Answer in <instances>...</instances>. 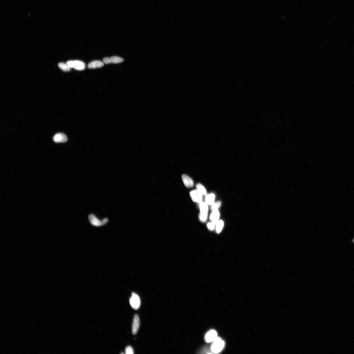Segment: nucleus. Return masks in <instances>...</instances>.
<instances>
[{"instance_id":"1","label":"nucleus","mask_w":354,"mask_h":354,"mask_svg":"<svg viewBox=\"0 0 354 354\" xmlns=\"http://www.w3.org/2000/svg\"><path fill=\"white\" fill-rule=\"evenodd\" d=\"M88 218L90 223L93 226L96 227L103 226L106 224L108 221L107 218H104L102 220H99L95 215L93 214L89 215Z\"/></svg>"},{"instance_id":"2","label":"nucleus","mask_w":354,"mask_h":354,"mask_svg":"<svg viewBox=\"0 0 354 354\" xmlns=\"http://www.w3.org/2000/svg\"><path fill=\"white\" fill-rule=\"evenodd\" d=\"M66 63L70 68H74L79 71H82L86 68L85 63L81 61L70 60L67 61Z\"/></svg>"},{"instance_id":"3","label":"nucleus","mask_w":354,"mask_h":354,"mask_svg":"<svg viewBox=\"0 0 354 354\" xmlns=\"http://www.w3.org/2000/svg\"><path fill=\"white\" fill-rule=\"evenodd\" d=\"M200 213L199 215L200 221L202 222H205L207 220L208 208L206 202H201L200 203Z\"/></svg>"},{"instance_id":"4","label":"nucleus","mask_w":354,"mask_h":354,"mask_svg":"<svg viewBox=\"0 0 354 354\" xmlns=\"http://www.w3.org/2000/svg\"><path fill=\"white\" fill-rule=\"evenodd\" d=\"M224 345V341L222 340L221 338L217 337L214 341L212 345V351L215 353H218L223 349Z\"/></svg>"},{"instance_id":"5","label":"nucleus","mask_w":354,"mask_h":354,"mask_svg":"<svg viewBox=\"0 0 354 354\" xmlns=\"http://www.w3.org/2000/svg\"><path fill=\"white\" fill-rule=\"evenodd\" d=\"M131 306L134 309H138L140 305V300L139 297L136 294L133 292L130 298Z\"/></svg>"},{"instance_id":"6","label":"nucleus","mask_w":354,"mask_h":354,"mask_svg":"<svg viewBox=\"0 0 354 354\" xmlns=\"http://www.w3.org/2000/svg\"><path fill=\"white\" fill-rule=\"evenodd\" d=\"M190 195L192 200L194 202L200 203L202 202V195L197 190H193L190 193Z\"/></svg>"},{"instance_id":"7","label":"nucleus","mask_w":354,"mask_h":354,"mask_svg":"<svg viewBox=\"0 0 354 354\" xmlns=\"http://www.w3.org/2000/svg\"><path fill=\"white\" fill-rule=\"evenodd\" d=\"M124 59L122 58L117 56H113L110 57H105L103 58V62L104 64L119 63L122 62Z\"/></svg>"},{"instance_id":"8","label":"nucleus","mask_w":354,"mask_h":354,"mask_svg":"<svg viewBox=\"0 0 354 354\" xmlns=\"http://www.w3.org/2000/svg\"><path fill=\"white\" fill-rule=\"evenodd\" d=\"M140 326V320L139 316L137 315L134 316L132 326V332L135 335L138 332Z\"/></svg>"},{"instance_id":"9","label":"nucleus","mask_w":354,"mask_h":354,"mask_svg":"<svg viewBox=\"0 0 354 354\" xmlns=\"http://www.w3.org/2000/svg\"><path fill=\"white\" fill-rule=\"evenodd\" d=\"M217 333L214 330H210L208 332L205 336V340L206 342H209L214 341L217 337Z\"/></svg>"},{"instance_id":"10","label":"nucleus","mask_w":354,"mask_h":354,"mask_svg":"<svg viewBox=\"0 0 354 354\" xmlns=\"http://www.w3.org/2000/svg\"><path fill=\"white\" fill-rule=\"evenodd\" d=\"M53 140L55 142L64 143L67 141L68 139L65 134L60 133L55 134L53 137Z\"/></svg>"},{"instance_id":"11","label":"nucleus","mask_w":354,"mask_h":354,"mask_svg":"<svg viewBox=\"0 0 354 354\" xmlns=\"http://www.w3.org/2000/svg\"><path fill=\"white\" fill-rule=\"evenodd\" d=\"M182 179L184 185L187 188H191L194 186V181L188 175L186 174L182 175Z\"/></svg>"},{"instance_id":"12","label":"nucleus","mask_w":354,"mask_h":354,"mask_svg":"<svg viewBox=\"0 0 354 354\" xmlns=\"http://www.w3.org/2000/svg\"><path fill=\"white\" fill-rule=\"evenodd\" d=\"M104 63L101 61L96 60L92 61L88 64V67L89 69H95L101 68L103 67Z\"/></svg>"},{"instance_id":"13","label":"nucleus","mask_w":354,"mask_h":354,"mask_svg":"<svg viewBox=\"0 0 354 354\" xmlns=\"http://www.w3.org/2000/svg\"><path fill=\"white\" fill-rule=\"evenodd\" d=\"M219 216H220V213L218 210H213L210 215V219L212 222L216 225L219 221Z\"/></svg>"},{"instance_id":"14","label":"nucleus","mask_w":354,"mask_h":354,"mask_svg":"<svg viewBox=\"0 0 354 354\" xmlns=\"http://www.w3.org/2000/svg\"><path fill=\"white\" fill-rule=\"evenodd\" d=\"M215 196L214 194H209L205 198V202L208 205H212L214 203Z\"/></svg>"},{"instance_id":"15","label":"nucleus","mask_w":354,"mask_h":354,"mask_svg":"<svg viewBox=\"0 0 354 354\" xmlns=\"http://www.w3.org/2000/svg\"><path fill=\"white\" fill-rule=\"evenodd\" d=\"M197 190L200 192L203 195H205L207 194L206 190L204 187L201 184L198 183L196 185Z\"/></svg>"},{"instance_id":"16","label":"nucleus","mask_w":354,"mask_h":354,"mask_svg":"<svg viewBox=\"0 0 354 354\" xmlns=\"http://www.w3.org/2000/svg\"><path fill=\"white\" fill-rule=\"evenodd\" d=\"M58 66L62 71L65 72L69 71L71 69L66 63H60L58 64Z\"/></svg>"},{"instance_id":"17","label":"nucleus","mask_w":354,"mask_h":354,"mask_svg":"<svg viewBox=\"0 0 354 354\" xmlns=\"http://www.w3.org/2000/svg\"><path fill=\"white\" fill-rule=\"evenodd\" d=\"M216 225V231L218 233H220L224 226V222L221 220H219Z\"/></svg>"},{"instance_id":"18","label":"nucleus","mask_w":354,"mask_h":354,"mask_svg":"<svg viewBox=\"0 0 354 354\" xmlns=\"http://www.w3.org/2000/svg\"><path fill=\"white\" fill-rule=\"evenodd\" d=\"M221 205V202L220 201H218L217 202L213 203L212 205L211 210L212 211L213 210H218Z\"/></svg>"},{"instance_id":"19","label":"nucleus","mask_w":354,"mask_h":354,"mask_svg":"<svg viewBox=\"0 0 354 354\" xmlns=\"http://www.w3.org/2000/svg\"><path fill=\"white\" fill-rule=\"evenodd\" d=\"M125 352L127 354H133L134 353V351L133 348L130 346H128L126 348Z\"/></svg>"},{"instance_id":"20","label":"nucleus","mask_w":354,"mask_h":354,"mask_svg":"<svg viewBox=\"0 0 354 354\" xmlns=\"http://www.w3.org/2000/svg\"><path fill=\"white\" fill-rule=\"evenodd\" d=\"M215 225L213 223V222H209L207 224V226L208 228L210 230H214L215 228Z\"/></svg>"},{"instance_id":"21","label":"nucleus","mask_w":354,"mask_h":354,"mask_svg":"<svg viewBox=\"0 0 354 354\" xmlns=\"http://www.w3.org/2000/svg\"><path fill=\"white\" fill-rule=\"evenodd\" d=\"M353 242H354V239H353Z\"/></svg>"}]
</instances>
